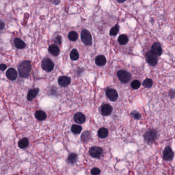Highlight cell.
<instances>
[{
	"mask_svg": "<svg viewBox=\"0 0 175 175\" xmlns=\"http://www.w3.org/2000/svg\"><path fill=\"white\" fill-rule=\"evenodd\" d=\"M174 158V153L169 146H167L163 152V159L165 161H171Z\"/></svg>",
	"mask_w": 175,
	"mask_h": 175,
	"instance_id": "cell-8",
	"label": "cell"
},
{
	"mask_svg": "<svg viewBox=\"0 0 175 175\" xmlns=\"http://www.w3.org/2000/svg\"><path fill=\"white\" fill-rule=\"evenodd\" d=\"M98 135L100 138H102V139L108 137V129L104 128V127H102V128L100 129L98 131Z\"/></svg>",
	"mask_w": 175,
	"mask_h": 175,
	"instance_id": "cell-21",
	"label": "cell"
},
{
	"mask_svg": "<svg viewBox=\"0 0 175 175\" xmlns=\"http://www.w3.org/2000/svg\"><path fill=\"white\" fill-rule=\"evenodd\" d=\"M72 133L75 135H78L80 134L81 131L82 130V127L80 125H79L74 124L72 125L71 128Z\"/></svg>",
	"mask_w": 175,
	"mask_h": 175,
	"instance_id": "cell-24",
	"label": "cell"
},
{
	"mask_svg": "<svg viewBox=\"0 0 175 175\" xmlns=\"http://www.w3.org/2000/svg\"><path fill=\"white\" fill-rule=\"evenodd\" d=\"M7 78L11 81H14L18 77V73L17 70L15 68H11L7 70L6 73Z\"/></svg>",
	"mask_w": 175,
	"mask_h": 175,
	"instance_id": "cell-13",
	"label": "cell"
},
{
	"mask_svg": "<svg viewBox=\"0 0 175 175\" xmlns=\"http://www.w3.org/2000/svg\"><path fill=\"white\" fill-rule=\"evenodd\" d=\"M55 43H57V44L61 45L62 37L60 36H58L55 39Z\"/></svg>",
	"mask_w": 175,
	"mask_h": 175,
	"instance_id": "cell-33",
	"label": "cell"
},
{
	"mask_svg": "<svg viewBox=\"0 0 175 175\" xmlns=\"http://www.w3.org/2000/svg\"><path fill=\"white\" fill-rule=\"evenodd\" d=\"M106 95L108 99L111 101H116L118 98V93L114 89H108V90L106 91Z\"/></svg>",
	"mask_w": 175,
	"mask_h": 175,
	"instance_id": "cell-9",
	"label": "cell"
},
{
	"mask_svg": "<svg viewBox=\"0 0 175 175\" xmlns=\"http://www.w3.org/2000/svg\"><path fill=\"white\" fill-rule=\"evenodd\" d=\"M32 70V65L29 61L22 62L18 66V72L20 76L22 78H26L30 76Z\"/></svg>",
	"mask_w": 175,
	"mask_h": 175,
	"instance_id": "cell-1",
	"label": "cell"
},
{
	"mask_svg": "<svg viewBox=\"0 0 175 175\" xmlns=\"http://www.w3.org/2000/svg\"><path fill=\"white\" fill-rule=\"evenodd\" d=\"M68 38L69 39V40L71 41H76L77 40L78 38V34L74 31H72L70 32L68 35Z\"/></svg>",
	"mask_w": 175,
	"mask_h": 175,
	"instance_id": "cell-26",
	"label": "cell"
},
{
	"mask_svg": "<svg viewBox=\"0 0 175 175\" xmlns=\"http://www.w3.org/2000/svg\"><path fill=\"white\" fill-rule=\"evenodd\" d=\"M146 60L148 62V63L152 66H155L158 63V56L155 55L154 53H152L150 51H148L146 53Z\"/></svg>",
	"mask_w": 175,
	"mask_h": 175,
	"instance_id": "cell-6",
	"label": "cell"
},
{
	"mask_svg": "<svg viewBox=\"0 0 175 175\" xmlns=\"http://www.w3.org/2000/svg\"><path fill=\"white\" fill-rule=\"evenodd\" d=\"M35 117L38 120L43 121L47 118L46 114L42 110H38L35 112Z\"/></svg>",
	"mask_w": 175,
	"mask_h": 175,
	"instance_id": "cell-19",
	"label": "cell"
},
{
	"mask_svg": "<svg viewBox=\"0 0 175 175\" xmlns=\"http://www.w3.org/2000/svg\"><path fill=\"white\" fill-rule=\"evenodd\" d=\"M13 43H14L15 47L19 49H24V48H25L26 46L25 43L21 39H20L19 38H15L14 40Z\"/></svg>",
	"mask_w": 175,
	"mask_h": 175,
	"instance_id": "cell-18",
	"label": "cell"
},
{
	"mask_svg": "<svg viewBox=\"0 0 175 175\" xmlns=\"http://www.w3.org/2000/svg\"><path fill=\"white\" fill-rule=\"evenodd\" d=\"M118 42L121 45H125L127 44L129 42V38L126 34H121L119 37Z\"/></svg>",
	"mask_w": 175,
	"mask_h": 175,
	"instance_id": "cell-22",
	"label": "cell"
},
{
	"mask_svg": "<svg viewBox=\"0 0 175 175\" xmlns=\"http://www.w3.org/2000/svg\"><path fill=\"white\" fill-rule=\"evenodd\" d=\"M58 83L62 87L67 86L71 82V79L67 76H63L60 77L58 79Z\"/></svg>",
	"mask_w": 175,
	"mask_h": 175,
	"instance_id": "cell-11",
	"label": "cell"
},
{
	"mask_svg": "<svg viewBox=\"0 0 175 175\" xmlns=\"http://www.w3.org/2000/svg\"><path fill=\"white\" fill-rule=\"evenodd\" d=\"M49 1L53 4L57 5L59 4L61 2V0H49Z\"/></svg>",
	"mask_w": 175,
	"mask_h": 175,
	"instance_id": "cell-35",
	"label": "cell"
},
{
	"mask_svg": "<svg viewBox=\"0 0 175 175\" xmlns=\"http://www.w3.org/2000/svg\"><path fill=\"white\" fill-rule=\"evenodd\" d=\"M48 51L51 55L54 56H59L60 53L59 47L55 44L51 45V46L49 47Z\"/></svg>",
	"mask_w": 175,
	"mask_h": 175,
	"instance_id": "cell-16",
	"label": "cell"
},
{
	"mask_svg": "<svg viewBox=\"0 0 175 175\" xmlns=\"http://www.w3.org/2000/svg\"><path fill=\"white\" fill-rule=\"evenodd\" d=\"M119 3H123L126 1V0H116Z\"/></svg>",
	"mask_w": 175,
	"mask_h": 175,
	"instance_id": "cell-37",
	"label": "cell"
},
{
	"mask_svg": "<svg viewBox=\"0 0 175 175\" xmlns=\"http://www.w3.org/2000/svg\"><path fill=\"white\" fill-rule=\"evenodd\" d=\"M5 27V24L2 21H0V33H1L4 30Z\"/></svg>",
	"mask_w": 175,
	"mask_h": 175,
	"instance_id": "cell-34",
	"label": "cell"
},
{
	"mask_svg": "<svg viewBox=\"0 0 175 175\" xmlns=\"http://www.w3.org/2000/svg\"><path fill=\"white\" fill-rule=\"evenodd\" d=\"M157 138L158 132L154 129H151L146 131L144 135V140L148 144L153 143L156 140Z\"/></svg>",
	"mask_w": 175,
	"mask_h": 175,
	"instance_id": "cell-2",
	"label": "cell"
},
{
	"mask_svg": "<svg viewBox=\"0 0 175 175\" xmlns=\"http://www.w3.org/2000/svg\"><path fill=\"white\" fill-rule=\"evenodd\" d=\"M39 92V89L38 88L32 89L28 91L27 94V100L29 101H31L36 98L38 93Z\"/></svg>",
	"mask_w": 175,
	"mask_h": 175,
	"instance_id": "cell-17",
	"label": "cell"
},
{
	"mask_svg": "<svg viewBox=\"0 0 175 175\" xmlns=\"http://www.w3.org/2000/svg\"><path fill=\"white\" fill-rule=\"evenodd\" d=\"M119 29H120V27L118 24H116V25L112 27L111 30H110V35L112 36H116L119 32Z\"/></svg>",
	"mask_w": 175,
	"mask_h": 175,
	"instance_id": "cell-27",
	"label": "cell"
},
{
	"mask_svg": "<svg viewBox=\"0 0 175 175\" xmlns=\"http://www.w3.org/2000/svg\"><path fill=\"white\" fill-rule=\"evenodd\" d=\"M150 51L157 56H160L163 53L162 48L160 44L156 42L152 45Z\"/></svg>",
	"mask_w": 175,
	"mask_h": 175,
	"instance_id": "cell-10",
	"label": "cell"
},
{
	"mask_svg": "<svg viewBox=\"0 0 175 175\" xmlns=\"http://www.w3.org/2000/svg\"><path fill=\"white\" fill-rule=\"evenodd\" d=\"M81 39L86 46H91L93 44V39L90 32L86 29H83L81 32Z\"/></svg>",
	"mask_w": 175,
	"mask_h": 175,
	"instance_id": "cell-3",
	"label": "cell"
},
{
	"mask_svg": "<svg viewBox=\"0 0 175 175\" xmlns=\"http://www.w3.org/2000/svg\"><path fill=\"white\" fill-rule=\"evenodd\" d=\"M29 145V140L26 138H23L20 140L18 142V146L20 148L24 149L27 148Z\"/></svg>",
	"mask_w": 175,
	"mask_h": 175,
	"instance_id": "cell-20",
	"label": "cell"
},
{
	"mask_svg": "<svg viewBox=\"0 0 175 175\" xmlns=\"http://www.w3.org/2000/svg\"><path fill=\"white\" fill-rule=\"evenodd\" d=\"M70 58L73 61H76L79 58L78 51L76 49H72L70 53Z\"/></svg>",
	"mask_w": 175,
	"mask_h": 175,
	"instance_id": "cell-25",
	"label": "cell"
},
{
	"mask_svg": "<svg viewBox=\"0 0 175 175\" xmlns=\"http://www.w3.org/2000/svg\"><path fill=\"white\" fill-rule=\"evenodd\" d=\"M112 110L113 108L112 106L108 104H105L102 106L101 108V112L102 115L103 116H109L112 113Z\"/></svg>",
	"mask_w": 175,
	"mask_h": 175,
	"instance_id": "cell-12",
	"label": "cell"
},
{
	"mask_svg": "<svg viewBox=\"0 0 175 175\" xmlns=\"http://www.w3.org/2000/svg\"><path fill=\"white\" fill-rule=\"evenodd\" d=\"M117 77L119 80L123 83H127L129 82L131 79V74L124 70H119L117 72Z\"/></svg>",
	"mask_w": 175,
	"mask_h": 175,
	"instance_id": "cell-4",
	"label": "cell"
},
{
	"mask_svg": "<svg viewBox=\"0 0 175 175\" xmlns=\"http://www.w3.org/2000/svg\"><path fill=\"white\" fill-rule=\"evenodd\" d=\"M43 70L47 72H51L55 67V64L49 58H45L41 63Z\"/></svg>",
	"mask_w": 175,
	"mask_h": 175,
	"instance_id": "cell-5",
	"label": "cell"
},
{
	"mask_svg": "<svg viewBox=\"0 0 175 175\" xmlns=\"http://www.w3.org/2000/svg\"><path fill=\"white\" fill-rule=\"evenodd\" d=\"M7 68V66L4 64H0V70L4 71Z\"/></svg>",
	"mask_w": 175,
	"mask_h": 175,
	"instance_id": "cell-36",
	"label": "cell"
},
{
	"mask_svg": "<svg viewBox=\"0 0 175 175\" xmlns=\"http://www.w3.org/2000/svg\"><path fill=\"white\" fill-rule=\"evenodd\" d=\"M91 136V133L89 131H86L83 133L81 136V140L83 142H86L89 140Z\"/></svg>",
	"mask_w": 175,
	"mask_h": 175,
	"instance_id": "cell-29",
	"label": "cell"
},
{
	"mask_svg": "<svg viewBox=\"0 0 175 175\" xmlns=\"http://www.w3.org/2000/svg\"><path fill=\"white\" fill-rule=\"evenodd\" d=\"M106 59L103 55H99L96 57L95 59V63L97 66H103L106 63Z\"/></svg>",
	"mask_w": 175,
	"mask_h": 175,
	"instance_id": "cell-15",
	"label": "cell"
},
{
	"mask_svg": "<svg viewBox=\"0 0 175 175\" xmlns=\"http://www.w3.org/2000/svg\"><path fill=\"white\" fill-rule=\"evenodd\" d=\"M141 86V83L138 80L133 81L131 83V87L134 89H138Z\"/></svg>",
	"mask_w": 175,
	"mask_h": 175,
	"instance_id": "cell-30",
	"label": "cell"
},
{
	"mask_svg": "<svg viewBox=\"0 0 175 175\" xmlns=\"http://www.w3.org/2000/svg\"><path fill=\"white\" fill-rule=\"evenodd\" d=\"M78 160V155L76 153H71L68 157L67 161L70 164H74Z\"/></svg>",
	"mask_w": 175,
	"mask_h": 175,
	"instance_id": "cell-23",
	"label": "cell"
},
{
	"mask_svg": "<svg viewBox=\"0 0 175 175\" xmlns=\"http://www.w3.org/2000/svg\"><path fill=\"white\" fill-rule=\"evenodd\" d=\"M100 173H101L100 169H98V168H97V167L93 168V169L91 170V175H99Z\"/></svg>",
	"mask_w": 175,
	"mask_h": 175,
	"instance_id": "cell-32",
	"label": "cell"
},
{
	"mask_svg": "<svg viewBox=\"0 0 175 175\" xmlns=\"http://www.w3.org/2000/svg\"><path fill=\"white\" fill-rule=\"evenodd\" d=\"M153 84V81L150 79H146L144 80L143 82V85L146 88H148V89L150 88L152 86Z\"/></svg>",
	"mask_w": 175,
	"mask_h": 175,
	"instance_id": "cell-28",
	"label": "cell"
},
{
	"mask_svg": "<svg viewBox=\"0 0 175 175\" xmlns=\"http://www.w3.org/2000/svg\"><path fill=\"white\" fill-rule=\"evenodd\" d=\"M89 154L93 158L99 159L102 155L103 150L101 148H100L99 146H94L91 148L89 150Z\"/></svg>",
	"mask_w": 175,
	"mask_h": 175,
	"instance_id": "cell-7",
	"label": "cell"
},
{
	"mask_svg": "<svg viewBox=\"0 0 175 175\" xmlns=\"http://www.w3.org/2000/svg\"><path fill=\"white\" fill-rule=\"evenodd\" d=\"M74 121L77 123L83 124L86 121V117L84 114L81 112H77L74 116Z\"/></svg>",
	"mask_w": 175,
	"mask_h": 175,
	"instance_id": "cell-14",
	"label": "cell"
},
{
	"mask_svg": "<svg viewBox=\"0 0 175 175\" xmlns=\"http://www.w3.org/2000/svg\"><path fill=\"white\" fill-rule=\"evenodd\" d=\"M131 115L136 120L140 119L141 117V115L138 112L136 111V110H134V111L131 112Z\"/></svg>",
	"mask_w": 175,
	"mask_h": 175,
	"instance_id": "cell-31",
	"label": "cell"
}]
</instances>
